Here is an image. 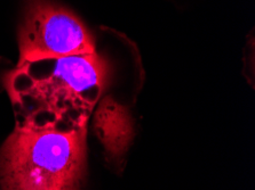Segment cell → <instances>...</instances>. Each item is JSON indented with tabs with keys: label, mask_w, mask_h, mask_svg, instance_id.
Listing matches in <instances>:
<instances>
[{
	"label": "cell",
	"mask_w": 255,
	"mask_h": 190,
	"mask_svg": "<svg viewBox=\"0 0 255 190\" xmlns=\"http://www.w3.org/2000/svg\"><path fill=\"white\" fill-rule=\"evenodd\" d=\"M16 67L46 60L94 54L95 40L82 19L51 0H24Z\"/></svg>",
	"instance_id": "3957f363"
},
{
	"label": "cell",
	"mask_w": 255,
	"mask_h": 190,
	"mask_svg": "<svg viewBox=\"0 0 255 190\" xmlns=\"http://www.w3.org/2000/svg\"><path fill=\"white\" fill-rule=\"evenodd\" d=\"M110 74L108 61L94 53L15 67L5 87L22 116L76 122L90 118Z\"/></svg>",
	"instance_id": "7a4b0ae2"
},
{
	"label": "cell",
	"mask_w": 255,
	"mask_h": 190,
	"mask_svg": "<svg viewBox=\"0 0 255 190\" xmlns=\"http://www.w3.org/2000/svg\"><path fill=\"white\" fill-rule=\"evenodd\" d=\"M94 129L108 158L121 163L134 138V124L126 108L104 97L95 111Z\"/></svg>",
	"instance_id": "277c9868"
},
{
	"label": "cell",
	"mask_w": 255,
	"mask_h": 190,
	"mask_svg": "<svg viewBox=\"0 0 255 190\" xmlns=\"http://www.w3.org/2000/svg\"><path fill=\"white\" fill-rule=\"evenodd\" d=\"M87 121L22 116L0 152V190H80Z\"/></svg>",
	"instance_id": "6da1fadb"
}]
</instances>
